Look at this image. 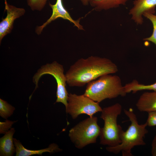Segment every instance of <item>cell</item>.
Masks as SVG:
<instances>
[{
    "label": "cell",
    "instance_id": "1",
    "mask_svg": "<svg viewBox=\"0 0 156 156\" xmlns=\"http://www.w3.org/2000/svg\"><path fill=\"white\" fill-rule=\"evenodd\" d=\"M118 71L117 66L109 59L91 56L77 60L65 75L69 86L82 87L103 75Z\"/></svg>",
    "mask_w": 156,
    "mask_h": 156
},
{
    "label": "cell",
    "instance_id": "2",
    "mask_svg": "<svg viewBox=\"0 0 156 156\" xmlns=\"http://www.w3.org/2000/svg\"><path fill=\"white\" fill-rule=\"evenodd\" d=\"M125 114L129 118L131 124L126 131L122 132L121 135V142L115 146L106 147L108 152L117 154L121 153L122 156H133L131 150L135 146L146 145L144 139L148 132L146 128L147 122L139 124L136 116L133 109H124Z\"/></svg>",
    "mask_w": 156,
    "mask_h": 156
},
{
    "label": "cell",
    "instance_id": "3",
    "mask_svg": "<svg viewBox=\"0 0 156 156\" xmlns=\"http://www.w3.org/2000/svg\"><path fill=\"white\" fill-rule=\"evenodd\" d=\"M127 94L120 77L107 74L88 83L83 94L99 103L106 99L124 96Z\"/></svg>",
    "mask_w": 156,
    "mask_h": 156
},
{
    "label": "cell",
    "instance_id": "4",
    "mask_svg": "<svg viewBox=\"0 0 156 156\" xmlns=\"http://www.w3.org/2000/svg\"><path fill=\"white\" fill-rule=\"evenodd\" d=\"M122 110L118 103L102 109L100 118L104 121L99 135L100 144L108 146H116L121 142V135L123 131L117 122V119Z\"/></svg>",
    "mask_w": 156,
    "mask_h": 156
},
{
    "label": "cell",
    "instance_id": "5",
    "mask_svg": "<svg viewBox=\"0 0 156 156\" xmlns=\"http://www.w3.org/2000/svg\"><path fill=\"white\" fill-rule=\"evenodd\" d=\"M97 121V117H89L70 129L68 136L76 148L81 149L89 144L96 143L101 129Z\"/></svg>",
    "mask_w": 156,
    "mask_h": 156
},
{
    "label": "cell",
    "instance_id": "6",
    "mask_svg": "<svg viewBox=\"0 0 156 156\" xmlns=\"http://www.w3.org/2000/svg\"><path fill=\"white\" fill-rule=\"evenodd\" d=\"M63 66L56 61L48 64L41 67L33 77L34 83L36 89L39 79L43 75L49 74L55 79L57 84L56 103H61L66 107L68 104V93L66 89V80L64 74Z\"/></svg>",
    "mask_w": 156,
    "mask_h": 156
},
{
    "label": "cell",
    "instance_id": "7",
    "mask_svg": "<svg viewBox=\"0 0 156 156\" xmlns=\"http://www.w3.org/2000/svg\"><path fill=\"white\" fill-rule=\"evenodd\" d=\"M102 110L99 103L94 101L84 94H68L66 111L73 119L77 118L81 114H86L90 117H92L94 114L101 112Z\"/></svg>",
    "mask_w": 156,
    "mask_h": 156
},
{
    "label": "cell",
    "instance_id": "8",
    "mask_svg": "<svg viewBox=\"0 0 156 156\" xmlns=\"http://www.w3.org/2000/svg\"><path fill=\"white\" fill-rule=\"evenodd\" d=\"M49 5L52 10V14L46 22L41 25L36 27L35 31L38 35L40 34L43 29L47 25L58 18H61L69 21L73 24L74 26L79 30H84L83 27L80 23L81 18L76 20L73 19L64 8L62 0H56L54 4H52L49 3Z\"/></svg>",
    "mask_w": 156,
    "mask_h": 156
},
{
    "label": "cell",
    "instance_id": "9",
    "mask_svg": "<svg viewBox=\"0 0 156 156\" xmlns=\"http://www.w3.org/2000/svg\"><path fill=\"white\" fill-rule=\"evenodd\" d=\"M4 3L5 10L6 11L7 15L0 23V43L4 37L11 32L14 20L23 15L25 12L24 9L10 5L7 0H4Z\"/></svg>",
    "mask_w": 156,
    "mask_h": 156
},
{
    "label": "cell",
    "instance_id": "10",
    "mask_svg": "<svg viewBox=\"0 0 156 156\" xmlns=\"http://www.w3.org/2000/svg\"><path fill=\"white\" fill-rule=\"evenodd\" d=\"M156 6V0H135L129 14L136 24L141 25L144 22L143 13L149 12L154 14Z\"/></svg>",
    "mask_w": 156,
    "mask_h": 156
},
{
    "label": "cell",
    "instance_id": "11",
    "mask_svg": "<svg viewBox=\"0 0 156 156\" xmlns=\"http://www.w3.org/2000/svg\"><path fill=\"white\" fill-rule=\"evenodd\" d=\"M14 142L16 148V156H29L34 155H42V153L48 152L53 153L62 151L58 146L55 143H52L48 148L39 150H32L25 148L18 140L13 138Z\"/></svg>",
    "mask_w": 156,
    "mask_h": 156
},
{
    "label": "cell",
    "instance_id": "12",
    "mask_svg": "<svg viewBox=\"0 0 156 156\" xmlns=\"http://www.w3.org/2000/svg\"><path fill=\"white\" fill-rule=\"evenodd\" d=\"M138 110L148 113L156 111V92H146L140 97L136 104Z\"/></svg>",
    "mask_w": 156,
    "mask_h": 156
},
{
    "label": "cell",
    "instance_id": "13",
    "mask_svg": "<svg viewBox=\"0 0 156 156\" xmlns=\"http://www.w3.org/2000/svg\"><path fill=\"white\" fill-rule=\"evenodd\" d=\"M15 131L14 128H11L0 138V156H11L16 152L13 137Z\"/></svg>",
    "mask_w": 156,
    "mask_h": 156
},
{
    "label": "cell",
    "instance_id": "14",
    "mask_svg": "<svg viewBox=\"0 0 156 156\" xmlns=\"http://www.w3.org/2000/svg\"><path fill=\"white\" fill-rule=\"evenodd\" d=\"M129 0H89V5L95 10L101 11L124 5Z\"/></svg>",
    "mask_w": 156,
    "mask_h": 156
},
{
    "label": "cell",
    "instance_id": "15",
    "mask_svg": "<svg viewBox=\"0 0 156 156\" xmlns=\"http://www.w3.org/2000/svg\"><path fill=\"white\" fill-rule=\"evenodd\" d=\"M125 90L127 93L132 92L135 93L142 90H152L156 92V82L150 85H144L139 83L136 80L127 83L124 86Z\"/></svg>",
    "mask_w": 156,
    "mask_h": 156
},
{
    "label": "cell",
    "instance_id": "16",
    "mask_svg": "<svg viewBox=\"0 0 156 156\" xmlns=\"http://www.w3.org/2000/svg\"><path fill=\"white\" fill-rule=\"evenodd\" d=\"M143 16L151 22L153 27L152 35L149 37L144 38L143 40L151 42L156 46V14H154L149 12H146L143 13Z\"/></svg>",
    "mask_w": 156,
    "mask_h": 156
},
{
    "label": "cell",
    "instance_id": "17",
    "mask_svg": "<svg viewBox=\"0 0 156 156\" xmlns=\"http://www.w3.org/2000/svg\"><path fill=\"white\" fill-rule=\"evenodd\" d=\"M15 108L7 102L0 99V116L2 118L7 119L13 114Z\"/></svg>",
    "mask_w": 156,
    "mask_h": 156
},
{
    "label": "cell",
    "instance_id": "18",
    "mask_svg": "<svg viewBox=\"0 0 156 156\" xmlns=\"http://www.w3.org/2000/svg\"><path fill=\"white\" fill-rule=\"evenodd\" d=\"M48 0H27L28 5L32 11H41L45 6Z\"/></svg>",
    "mask_w": 156,
    "mask_h": 156
},
{
    "label": "cell",
    "instance_id": "19",
    "mask_svg": "<svg viewBox=\"0 0 156 156\" xmlns=\"http://www.w3.org/2000/svg\"><path fill=\"white\" fill-rule=\"evenodd\" d=\"M16 121H12L9 120H6L5 122H0V132L1 134H5L9 130L13 124Z\"/></svg>",
    "mask_w": 156,
    "mask_h": 156
},
{
    "label": "cell",
    "instance_id": "20",
    "mask_svg": "<svg viewBox=\"0 0 156 156\" xmlns=\"http://www.w3.org/2000/svg\"><path fill=\"white\" fill-rule=\"evenodd\" d=\"M148 116L146 121L148 126H156V111L148 113Z\"/></svg>",
    "mask_w": 156,
    "mask_h": 156
},
{
    "label": "cell",
    "instance_id": "21",
    "mask_svg": "<svg viewBox=\"0 0 156 156\" xmlns=\"http://www.w3.org/2000/svg\"><path fill=\"white\" fill-rule=\"evenodd\" d=\"M151 146V154L153 156H156V134L152 140Z\"/></svg>",
    "mask_w": 156,
    "mask_h": 156
},
{
    "label": "cell",
    "instance_id": "22",
    "mask_svg": "<svg viewBox=\"0 0 156 156\" xmlns=\"http://www.w3.org/2000/svg\"><path fill=\"white\" fill-rule=\"evenodd\" d=\"M84 6H87L89 5V0H79Z\"/></svg>",
    "mask_w": 156,
    "mask_h": 156
}]
</instances>
